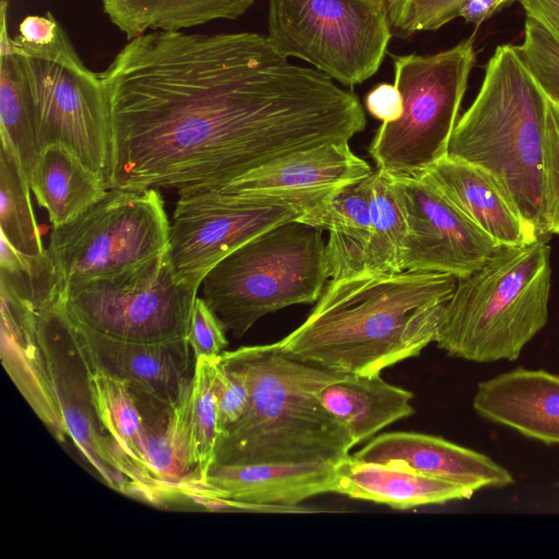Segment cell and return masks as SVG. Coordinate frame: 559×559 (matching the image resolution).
<instances>
[{"mask_svg":"<svg viewBox=\"0 0 559 559\" xmlns=\"http://www.w3.org/2000/svg\"><path fill=\"white\" fill-rule=\"evenodd\" d=\"M515 47L546 98L559 106V34L526 16L524 39Z\"/></svg>","mask_w":559,"mask_h":559,"instance_id":"obj_32","label":"cell"},{"mask_svg":"<svg viewBox=\"0 0 559 559\" xmlns=\"http://www.w3.org/2000/svg\"><path fill=\"white\" fill-rule=\"evenodd\" d=\"M90 388L96 414L107 433L129 459L148 474L143 415L132 389L126 382L91 367Z\"/></svg>","mask_w":559,"mask_h":559,"instance_id":"obj_29","label":"cell"},{"mask_svg":"<svg viewBox=\"0 0 559 559\" xmlns=\"http://www.w3.org/2000/svg\"><path fill=\"white\" fill-rule=\"evenodd\" d=\"M457 281L414 271L332 278L307 319L276 343L286 355L323 368L381 374L436 341Z\"/></svg>","mask_w":559,"mask_h":559,"instance_id":"obj_2","label":"cell"},{"mask_svg":"<svg viewBox=\"0 0 559 559\" xmlns=\"http://www.w3.org/2000/svg\"><path fill=\"white\" fill-rule=\"evenodd\" d=\"M543 188L546 233L559 235V106L549 99L546 104Z\"/></svg>","mask_w":559,"mask_h":559,"instance_id":"obj_34","label":"cell"},{"mask_svg":"<svg viewBox=\"0 0 559 559\" xmlns=\"http://www.w3.org/2000/svg\"><path fill=\"white\" fill-rule=\"evenodd\" d=\"M335 464H212L187 501L224 510L234 502L297 506L334 492Z\"/></svg>","mask_w":559,"mask_h":559,"instance_id":"obj_16","label":"cell"},{"mask_svg":"<svg viewBox=\"0 0 559 559\" xmlns=\"http://www.w3.org/2000/svg\"><path fill=\"white\" fill-rule=\"evenodd\" d=\"M1 295V357L16 388L59 441L67 430L36 335L37 311L4 286Z\"/></svg>","mask_w":559,"mask_h":559,"instance_id":"obj_20","label":"cell"},{"mask_svg":"<svg viewBox=\"0 0 559 559\" xmlns=\"http://www.w3.org/2000/svg\"><path fill=\"white\" fill-rule=\"evenodd\" d=\"M8 2L1 1L0 133L1 145L17 158L28 182L39 150L33 98L22 53L7 26Z\"/></svg>","mask_w":559,"mask_h":559,"instance_id":"obj_26","label":"cell"},{"mask_svg":"<svg viewBox=\"0 0 559 559\" xmlns=\"http://www.w3.org/2000/svg\"><path fill=\"white\" fill-rule=\"evenodd\" d=\"M266 37L286 58L353 87L379 70L392 32L385 0H269Z\"/></svg>","mask_w":559,"mask_h":559,"instance_id":"obj_8","label":"cell"},{"mask_svg":"<svg viewBox=\"0 0 559 559\" xmlns=\"http://www.w3.org/2000/svg\"><path fill=\"white\" fill-rule=\"evenodd\" d=\"M60 24L50 12L46 15H28L20 24V40L32 45H47L51 43L59 31Z\"/></svg>","mask_w":559,"mask_h":559,"instance_id":"obj_38","label":"cell"},{"mask_svg":"<svg viewBox=\"0 0 559 559\" xmlns=\"http://www.w3.org/2000/svg\"><path fill=\"white\" fill-rule=\"evenodd\" d=\"M218 357L203 356L194 359V373L188 395L190 427L199 463L200 480L198 484L205 478L214 462L221 435L215 395V372Z\"/></svg>","mask_w":559,"mask_h":559,"instance_id":"obj_31","label":"cell"},{"mask_svg":"<svg viewBox=\"0 0 559 559\" xmlns=\"http://www.w3.org/2000/svg\"><path fill=\"white\" fill-rule=\"evenodd\" d=\"M215 395L222 435L245 414L249 403V386L245 376L235 367L222 361L221 356L215 372Z\"/></svg>","mask_w":559,"mask_h":559,"instance_id":"obj_35","label":"cell"},{"mask_svg":"<svg viewBox=\"0 0 559 559\" xmlns=\"http://www.w3.org/2000/svg\"><path fill=\"white\" fill-rule=\"evenodd\" d=\"M547 98L516 47L496 48L474 102L457 120L448 156L491 174L537 238L546 233L543 156Z\"/></svg>","mask_w":559,"mask_h":559,"instance_id":"obj_4","label":"cell"},{"mask_svg":"<svg viewBox=\"0 0 559 559\" xmlns=\"http://www.w3.org/2000/svg\"><path fill=\"white\" fill-rule=\"evenodd\" d=\"M424 175L500 247L538 240L498 180L485 169L448 155Z\"/></svg>","mask_w":559,"mask_h":559,"instance_id":"obj_19","label":"cell"},{"mask_svg":"<svg viewBox=\"0 0 559 559\" xmlns=\"http://www.w3.org/2000/svg\"><path fill=\"white\" fill-rule=\"evenodd\" d=\"M550 282V247L544 238L500 247L457 281L435 342L465 360H515L547 323Z\"/></svg>","mask_w":559,"mask_h":559,"instance_id":"obj_5","label":"cell"},{"mask_svg":"<svg viewBox=\"0 0 559 559\" xmlns=\"http://www.w3.org/2000/svg\"><path fill=\"white\" fill-rule=\"evenodd\" d=\"M66 312L91 368L169 406L179 404L190 392L194 364L188 338L153 343L120 340L82 324L67 308Z\"/></svg>","mask_w":559,"mask_h":559,"instance_id":"obj_15","label":"cell"},{"mask_svg":"<svg viewBox=\"0 0 559 559\" xmlns=\"http://www.w3.org/2000/svg\"><path fill=\"white\" fill-rule=\"evenodd\" d=\"M526 16L559 34V0H520Z\"/></svg>","mask_w":559,"mask_h":559,"instance_id":"obj_40","label":"cell"},{"mask_svg":"<svg viewBox=\"0 0 559 559\" xmlns=\"http://www.w3.org/2000/svg\"><path fill=\"white\" fill-rule=\"evenodd\" d=\"M413 393L380 374H346L319 392L322 405L348 430L356 444L415 413Z\"/></svg>","mask_w":559,"mask_h":559,"instance_id":"obj_24","label":"cell"},{"mask_svg":"<svg viewBox=\"0 0 559 559\" xmlns=\"http://www.w3.org/2000/svg\"><path fill=\"white\" fill-rule=\"evenodd\" d=\"M514 1L520 0H466L459 12V17L479 27L485 21Z\"/></svg>","mask_w":559,"mask_h":559,"instance_id":"obj_39","label":"cell"},{"mask_svg":"<svg viewBox=\"0 0 559 559\" xmlns=\"http://www.w3.org/2000/svg\"><path fill=\"white\" fill-rule=\"evenodd\" d=\"M329 272L322 230L276 225L221 260L202 281L204 300L236 337L263 316L321 296Z\"/></svg>","mask_w":559,"mask_h":559,"instance_id":"obj_6","label":"cell"},{"mask_svg":"<svg viewBox=\"0 0 559 559\" xmlns=\"http://www.w3.org/2000/svg\"><path fill=\"white\" fill-rule=\"evenodd\" d=\"M198 289L182 283L168 247L124 271L70 284L68 312L103 334L132 342L188 338Z\"/></svg>","mask_w":559,"mask_h":559,"instance_id":"obj_12","label":"cell"},{"mask_svg":"<svg viewBox=\"0 0 559 559\" xmlns=\"http://www.w3.org/2000/svg\"><path fill=\"white\" fill-rule=\"evenodd\" d=\"M392 178L407 223L403 271L442 273L460 280L483 266L500 248L424 174Z\"/></svg>","mask_w":559,"mask_h":559,"instance_id":"obj_14","label":"cell"},{"mask_svg":"<svg viewBox=\"0 0 559 559\" xmlns=\"http://www.w3.org/2000/svg\"><path fill=\"white\" fill-rule=\"evenodd\" d=\"M31 187L14 153L1 145L0 233L16 250L28 255L46 253L32 207Z\"/></svg>","mask_w":559,"mask_h":559,"instance_id":"obj_30","label":"cell"},{"mask_svg":"<svg viewBox=\"0 0 559 559\" xmlns=\"http://www.w3.org/2000/svg\"><path fill=\"white\" fill-rule=\"evenodd\" d=\"M476 413L546 444L559 443V374L519 367L478 383Z\"/></svg>","mask_w":559,"mask_h":559,"instance_id":"obj_18","label":"cell"},{"mask_svg":"<svg viewBox=\"0 0 559 559\" xmlns=\"http://www.w3.org/2000/svg\"><path fill=\"white\" fill-rule=\"evenodd\" d=\"M371 176L332 191L319 205L297 218L317 229L330 231L325 260L332 278L365 272V252L371 227Z\"/></svg>","mask_w":559,"mask_h":559,"instance_id":"obj_23","label":"cell"},{"mask_svg":"<svg viewBox=\"0 0 559 559\" xmlns=\"http://www.w3.org/2000/svg\"><path fill=\"white\" fill-rule=\"evenodd\" d=\"M373 171L348 142L328 143L297 151L238 178L226 193H271L295 190L338 189L369 177Z\"/></svg>","mask_w":559,"mask_h":559,"instance_id":"obj_21","label":"cell"},{"mask_svg":"<svg viewBox=\"0 0 559 559\" xmlns=\"http://www.w3.org/2000/svg\"><path fill=\"white\" fill-rule=\"evenodd\" d=\"M221 360L245 376L249 403L221 435L213 464H336L356 445L319 399L348 373L293 358L277 343L225 350Z\"/></svg>","mask_w":559,"mask_h":559,"instance_id":"obj_3","label":"cell"},{"mask_svg":"<svg viewBox=\"0 0 559 559\" xmlns=\"http://www.w3.org/2000/svg\"><path fill=\"white\" fill-rule=\"evenodd\" d=\"M334 190L178 194L168 239L178 278L199 290L210 270L230 252L276 225L301 217Z\"/></svg>","mask_w":559,"mask_h":559,"instance_id":"obj_10","label":"cell"},{"mask_svg":"<svg viewBox=\"0 0 559 559\" xmlns=\"http://www.w3.org/2000/svg\"><path fill=\"white\" fill-rule=\"evenodd\" d=\"M43 350L67 435L111 489L153 506L170 502L167 492L117 445L92 400L90 367L70 329L62 293L37 313Z\"/></svg>","mask_w":559,"mask_h":559,"instance_id":"obj_13","label":"cell"},{"mask_svg":"<svg viewBox=\"0 0 559 559\" xmlns=\"http://www.w3.org/2000/svg\"><path fill=\"white\" fill-rule=\"evenodd\" d=\"M474 62L472 37L433 55L394 58L403 114L376 132L369 153L377 169L419 176L448 154Z\"/></svg>","mask_w":559,"mask_h":559,"instance_id":"obj_7","label":"cell"},{"mask_svg":"<svg viewBox=\"0 0 559 559\" xmlns=\"http://www.w3.org/2000/svg\"><path fill=\"white\" fill-rule=\"evenodd\" d=\"M466 0H385L392 35L407 38L459 17Z\"/></svg>","mask_w":559,"mask_h":559,"instance_id":"obj_33","label":"cell"},{"mask_svg":"<svg viewBox=\"0 0 559 559\" xmlns=\"http://www.w3.org/2000/svg\"><path fill=\"white\" fill-rule=\"evenodd\" d=\"M353 455L366 462H397L419 474L462 485L474 492L514 481L510 472L489 456L441 437L419 432L381 433Z\"/></svg>","mask_w":559,"mask_h":559,"instance_id":"obj_17","label":"cell"},{"mask_svg":"<svg viewBox=\"0 0 559 559\" xmlns=\"http://www.w3.org/2000/svg\"><path fill=\"white\" fill-rule=\"evenodd\" d=\"M365 103L369 114L382 122H394L403 114L402 95L394 84L377 85L368 93Z\"/></svg>","mask_w":559,"mask_h":559,"instance_id":"obj_37","label":"cell"},{"mask_svg":"<svg viewBox=\"0 0 559 559\" xmlns=\"http://www.w3.org/2000/svg\"><path fill=\"white\" fill-rule=\"evenodd\" d=\"M14 39L33 98L38 150L62 144L106 181L112 130L100 73L83 63L61 25L47 45Z\"/></svg>","mask_w":559,"mask_h":559,"instance_id":"obj_9","label":"cell"},{"mask_svg":"<svg viewBox=\"0 0 559 559\" xmlns=\"http://www.w3.org/2000/svg\"><path fill=\"white\" fill-rule=\"evenodd\" d=\"M28 183L53 227L76 218L108 191L104 177L59 143L39 151Z\"/></svg>","mask_w":559,"mask_h":559,"instance_id":"obj_25","label":"cell"},{"mask_svg":"<svg viewBox=\"0 0 559 559\" xmlns=\"http://www.w3.org/2000/svg\"><path fill=\"white\" fill-rule=\"evenodd\" d=\"M100 75L112 130L108 189L222 190L366 127L354 93L252 32H148Z\"/></svg>","mask_w":559,"mask_h":559,"instance_id":"obj_1","label":"cell"},{"mask_svg":"<svg viewBox=\"0 0 559 559\" xmlns=\"http://www.w3.org/2000/svg\"><path fill=\"white\" fill-rule=\"evenodd\" d=\"M170 222L158 189H108L71 222L53 227L47 253L63 289L130 269L168 247Z\"/></svg>","mask_w":559,"mask_h":559,"instance_id":"obj_11","label":"cell"},{"mask_svg":"<svg viewBox=\"0 0 559 559\" xmlns=\"http://www.w3.org/2000/svg\"><path fill=\"white\" fill-rule=\"evenodd\" d=\"M128 40L148 32H179L215 20H235L257 0H100Z\"/></svg>","mask_w":559,"mask_h":559,"instance_id":"obj_27","label":"cell"},{"mask_svg":"<svg viewBox=\"0 0 559 559\" xmlns=\"http://www.w3.org/2000/svg\"><path fill=\"white\" fill-rule=\"evenodd\" d=\"M227 330L203 297H197L192 307L188 342L193 357L221 356L228 345Z\"/></svg>","mask_w":559,"mask_h":559,"instance_id":"obj_36","label":"cell"},{"mask_svg":"<svg viewBox=\"0 0 559 559\" xmlns=\"http://www.w3.org/2000/svg\"><path fill=\"white\" fill-rule=\"evenodd\" d=\"M334 493L407 510L469 499L474 491L397 462H366L348 454L335 464Z\"/></svg>","mask_w":559,"mask_h":559,"instance_id":"obj_22","label":"cell"},{"mask_svg":"<svg viewBox=\"0 0 559 559\" xmlns=\"http://www.w3.org/2000/svg\"><path fill=\"white\" fill-rule=\"evenodd\" d=\"M370 214L371 227L365 252V272L403 271L406 216L392 176L380 169L371 176Z\"/></svg>","mask_w":559,"mask_h":559,"instance_id":"obj_28","label":"cell"}]
</instances>
